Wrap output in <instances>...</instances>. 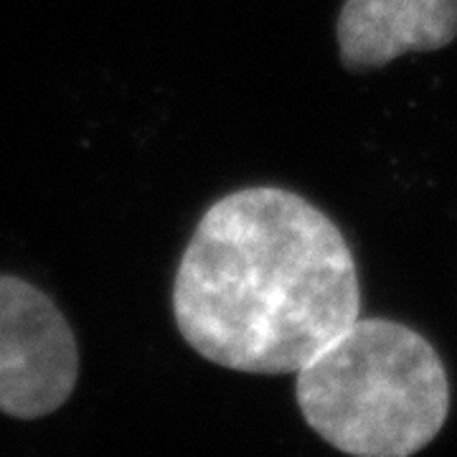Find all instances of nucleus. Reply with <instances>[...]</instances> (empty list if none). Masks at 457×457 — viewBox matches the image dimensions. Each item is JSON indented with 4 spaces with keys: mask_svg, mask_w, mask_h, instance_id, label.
<instances>
[{
    "mask_svg": "<svg viewBox=\"0 0 457 457\" xmlns=\"http://www.w3.org/2000/svg\"><path fill=\"white\" fill-rule=\"evenodd\" d=\"M173 312L204 359L245 374H297L361 315L359 270L320 209L282 188H246L198 221Z\"/></svg>",
    "mask_w": 457,
    "mask_h": 457,
    "instance_id": "1",
    "label": "nucleus"
},
{
    "mask_svg": "<svg viewBox=\"0 0 457 457\" xmlns=\"http://www.w3.org/2000/svg\"><path fill=\"white\" fill-rule=\"evenodd\" d=\"M305 422L356 457H407L437 437L450 384L437 351L417 330L356 318L297 371Z\"/></svg>",
    "mask_w": 457,
    "mask_h": 457,
    "instance_id": "2",
    "label": "nucleus"
},
{
    "mask_svg": "<svg viewBox=\"0 0 457 457\" xmlns=\"http://www.w3.org/2000/svg\"><path fill=\"white\" fill-rule=\"evenodd\" d=\"M79 376V351L62 311L26 279L0 275V411L46 417Z\"/></svg>",
    "mask_w": 457,
    "mask_h": 457,
    "instance_id": "3",
    "label": "nucleus"
},
{
    "mask_svg": "<svg viewBox=\"0 0 457 457\" xmlns=\"http://www.w3.org/2000/svg\"><path fill=\"white\" fill-rule=\"evenodd\" d=\"M457 38V0H345L338 18L343 64L363 71Z\"/></svg>",
    "mask_w": 457,
    "mask_h": 457,
    "instance_id": "4",
    "label": "nucleus"
}]
</instances>
